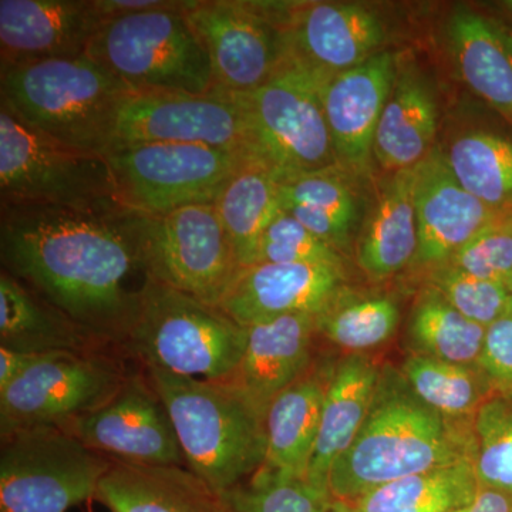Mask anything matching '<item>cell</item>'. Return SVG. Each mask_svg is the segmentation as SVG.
Returning a JSON list of instances; mask_svg holds the SVG:
<instances>
[{"label":"cell","mask_w":512,"mask_h":512,"mask_svg":"<svg viewBox=\"0 0 512 512\" xmlns=\"http://www.w3.org/2000/svg\"><path fill=\"white\" fill-rule=\"evenodd\" d=\"M147 221L121 204H0L2 269L84 329L123 343L150 282Z\"/></svg>","instance_id":"cell-1"},{"label":"cell","mask_w":512,"mask_h":512,"mask_svg":"<svg viewBox=\"0 0 512 512\" xmlns=\"http://www.w3.org/2000/svg\"><path fill=\"white\" fill-rule=\"evenodd\" d=\"M473 456V423L441 416L413 392L400 370L382 366L365 423L330 471V497L352 503L384 484Z\"/></svg>","instance_id":"cell-2"},{"label":"cell","mask_w":512,"mask_h":512,"mask_svg":"<svg viewBox=\"0 0 512 512\" xmlns=\"http://www.w3.org/2000/svg\"><path fill=\"white\" fill-rule=\"evenodd\" d=\"M173 421L188 470L218 493L247 483L264 466L265 414L221 380L146 366Z\"/></svg>","instance_id":"cell-3"},{"label":"cell","mask_w":512,"mask_h":512,"mask_svg":"<svg viewBox=\"0 0 512 512\" xmlns=\"http://www.w3.org/2000/svg\"><path fill=\"white\" fill-rule=\"evenodd\" d=\"M130 86L89 56L23 64L0 72V101L67 146L107 156Z\"/></svg>","instance_id":"cell-4"},{"label":"cell","mask_w":512,"mask_h":512,"mask_svg":"<svg viewBox=\"0 0 512 512\" xmlns=\"http://www.w3.org/2000/svg\"><path fill=\"white\" fill-rule=\"evenodd\" d=\"M123 343L144 366L227 380L244 356L247 328L217 306L150 279Z\"/></svg>","instance_id":"cell-5"},{"label":"cell","mask_w":512,"mask_h":512,"mask_svg":"<svg viewBox=\"0 0 512 512\" xmlns=\"http://www.w3.org/2000/svg\"><path fill=\"white\" fill-rule=\"evenodd\" d=\"M187 2L104 20L86 56L134 90L214 93L210 57L183 13Z\"/></svg>","instance_id":"cell-6"},{"label":"cell","mask_w":512,"mask_h":512,"mask_svg":"<svg viewBox=\"0 0 512 512\" xmlns=\"http://www.w3.org/2000/svg\"><path fill=\"white\" fill-rule=\"evenodd\" d=\"M0 204H120L106 156L67 146L0 101Z\"/></svg>","instance_id":"cell-7"},{"label":"cell","mask_w":512,"mask_h":512,"mask_svg":"<svg viewBox=\"0 0 512 512\" xmlns=\"http://www.w3.org/2000/svg\"><path fill=\"white\" fill-rule=\"evenodd\" d=\"M326 79L289 57L258 90L232 94L247 114L254 156L278 178L339 167L323 109Z\"/></svg>","instance_id":"cell-8"},{"label":"cell","mask_w":512,"mask_h":512,"mask_svg":"<svg viewBox=\"0 0 512 512\" xmlns=\"http://www.w3.org/2000/svg\"><path fill=\"white\" fill-rule=\"evenodd\" d=\"M114 460L55 424L2 437L0 512H67L96 498Z\"/></svg>","instance_id":"cell-9"},{"label":"cell","mask_w":512,"mask_h":512,"mask_svg":"<svg viewBox=\"0 0 512 512\" xmlns=\"http://www.w3.org/2000/svg\"><path fill=\"white\" fill-rule=\"evenodd\" d=\"M106 158L120 204L158 215L214 204L228 181L256 157L197 144L144 143L114 147Z\"/></svg>","instance_id":"cell-10"},{"label":"cell","mask_w":512,"mask_h":512,"mask_svg":"<svg viewBox=\"0 0 512 512\" xmlns=\"http://www.w3.org/2000/svg\"><path fill=\"white\" fill-rule=\"evenodd\" d=\"M291 8L292 2L188 0L183 13L210 57L214 93L254 92L285 66Z\"/></svg>","instance_id":"cell-11"},{"label":"cell","mask_w":512,"mask_h":512,"mask_svg":"<svg viewBox=\"0 0 512 512\" xmlns=\"http://www.w3.org/2000/svg\"><path fill=\"white\" fill-rule=\"evenodd\" d=\"M144 259L151 281L217 308L241 269L215 204L148 215Z\"/></svg>","instance_id":"cell-12"},{"label":"cell","mask_w":512,"mask_h":512,"mask_svg":"<svg viewBox=\"0 0 512 512\" xmlns=\"http://www.w3.org/2000/svg\"><path fill=\"white\" fill-rule=\"evenodd\" d=\"M119 365L103 353H39L0 390V437L29 427L59 424L96 409L126 382Z\"/></svg>","instance_id":"cell-13"},{"label":"cell","mask_w":512,"mask_h":512,"mask_svg":"<svg viewBox=\"0 0 512 512\" xmlns=\"http://www.w3.org/2000/svg\"><path fill=\"white\" fill-rule=\"evenodd\" d=\"M144 143L197 144L254 156L247 114L232 94L133 90L121 109L114 147Z\"/></svg>","instance_id":"cell-14"},{"label":"cell","mask_w":512,"mask_h":512,"mask_svg":"<svg viewBox=\"0 0 512 512\" xmlns=\"http://www.w3.org/2000/svg\"><path fill=\"white\" fill-rule=\"evenodd\" d=\"M59 427L119 463L187 467L170 414L148 379L128 376L106 402Z\"/></svg>","instance_id":"cell-15"},{"label":"cell","mask_w":512,"mask_h":512,"mask_svg":"<svg viewBox=\"0 0 512 512\" xmlns=\"http://www.w3.org/2000/svg\"><path fill=\"white\" fill-rule=\"evenodd\" d=\"M392 25L367 3L292 2L286 22L289 57L326 77L390 50Z\"/></svg>","instance_id":"cell-16"},{"label":"cell","mask_w":512,"mask_h":512,"mask_svg":"<svg viewBox=\"0 0 512 512\" xmlns=\"http://www.w3.org/2000/svg\"><path fill=\"white\" fill-rule=\"evenodd\" d=\"M399 60V53L386 50L323 83V109L336 160L340 168L359 180L373 174L376 130Z\"/></svg>","instance_id":"cell-17"},{"label":"cell","mask_w":512,"mask_h":512,"mask_svg":"<svg viewBox=\"0 0 512 512\" xmlns=\"http://www.w3.org/2000/svg\"><path fill=\"white\" fill-rule=\"evenodd\" d=\"M103 22L96 0H0V72L86 56Z\"/></svg>","instance_id":"cell-18"},{"label":"cell","mask_w":512,"mask_h":512,"mask_svg":"<svg viewBox=\"0 0 512 512\" xmlns=\"http://www.w3.org/2000/svg\"><path fill=\"white\" fill-rule=\"evenodd\" d=\"M345 286L346 268L255 264L239 269L218 308L248 328L295 313L318 315Z\"/></svg>","instance_id":"cell-19"},{"label":"cell","mask_w":512,"mask_h":512,"mask_svg":"<svg viewBox=\"0 0 512 512\" xmlns=\"http://www.w3.org/2000/svg\"><path fill=\"white\" fill-rule=\"evenodd\" d=\"M500 208L470 194L451 173L440 146L434 148L417 165L419 249L412 268L430 274L446 265Z\"/></svg>","instance_id":"cell-20"},{"label":"cell","mask_w":512,"mask_h":512,"mask_svg":"<svg viewBox=\"0 0 512 512\" xmlns=\"http://www.w3.org/2000/svg\"><path fill=\"white\" fill-rule=\"evenodd\" d=\"M316 315L295 313L247 328L244 356L227 380L256 409L269 404L312 366Z\"/></svg>","instance_id":"cell-21"},{"label":"cell","mask_w":512,"mask_h":512,"mask_svg":"<svg viewBox=\"0 0 512 512\" xmlns=\"http://www.w3.org/2000/svg\"><path fill=\"white\" fill-rule=\"evenodd\" d=\"M444 42L460 79L512 128V46L507 28L493 16L458 6L444 23Z\"/></svg>","instance_id":"cell-22"},{"label":"cell","mask_w":512,"mask_h":512,"mask_svg":"<svg viewBox=\"0 0 512 512\" xmlns=\"http://www.w3.org/2000/svg\"><path fill=\"white\" fill-rule=\"evenodd\" d=\"M439 121V101L429 79L400 56L376 130L375 163L387 175L417 167L439 146Z\"/></svg>","instance_id":"cell-23"},{"label":"cell","mask_w":512,"mask_h":512,"mask_svg":"<svg viewBox=\"0 0 512 512\" xmlns=\"http://www.w3.org/2000/svg\"><path fill=\"white\" fill-rule=\"evenodd\" d=\"M335 363H312L265 414L266 456L261 473L306 478L318 440L323 402Z\"/></svg>","instance_id":"cell-24"},{"label":"cell","mask_w":512,"mask_h":512,"mask_svg":"<svg viewBox=\"0 0 512 512\" xmlns=\"http://www.w3.org/2000/svg\"><path fill=\"white\" fill-rule=\"evenodd\" d=\"M417 167L387 175L355 244L357 266L372 281L412 268L419 249Z\"/></svg>","instance_id":"cell-25"},{"label":"cell","mask_w":512,"mask_h":512,"mask_svg":"<svg viewBox=\"0 0 512 512\" xmlns=\"http://www.w3.org/2000/svg\"><path fill=\"white\" fill-rule=\"evenodd\" d=\"M380 372L382 367L366 353L346 355L333 366L318 440L306 473V481L320 493L330 495V471L362 429L375 399Z\"/></svg>","instance_id":"cell-26"},{"label":"cell","mask_w":512,"mask_h":512,"mask_svg":"<svg viewBox=\"0 0 512 512\" xmlns=\"http://www.w3.org/2000/svg\"><path fill=\"white\" fill-rule=\"evenodd\" d=\"M96 500L111 512H228L224 495L183 466L114 461Z\"/></svg>","instance_id":"cell-27"},{"label":"cell","mask_w":512,"mask_h":512,"mask_svg":"<svg viewBox=\"0 0 512 512\" xmlns=\"http://www.w3.org/2000/svg\"><path fill=\"white\" fill-rule=\"evenodd\" d=\"M106 343L2 269L0 346L29 353L92 352Z\"/></svg>","instance_id":"cell-28"},{"label":"cell","mask_w":512,"mask_h":512,"mask_svg":"<svg viewBox=\"0 0 512 512\" xmlns=\"http://www.w3.org/2000/svg\"><path fill=\"white\" fill-rule=\"evenodd\" d=\"M214 204L239 266L254 265L259 238L282 212L278 175L254 158L228 181Z\"/></svg>","instance_id":"cell-29"},{"label":"cell","mask_w":512,"mask_h":512,"mask_svg":"<svg viewBox=\"0 0 512 512\" xmlns=\"http://www.w3.org/2000/svg\"><path fill=\"white\" fill-rule=\"evenodd\" d=\"M478 488L473 461L400 478L352 501L355 512H448L466 507Z\"/></svg>","instance_id":"cell-30"},{"label":"cell","mask_w":512,"mask_h":512,"mask_svg":"<svg viewBox=\"0 0 512 512\" xmlns=\"http://www.w3.org/2000/svg\"><path fill=\"white\" fill-rule=\"evenodd\" d=\"M451 173L490 207L512 204V138L491 130H466L440 147Z\"/></svg>","instance_id":"cell-31"},{"label":"cell","mask_w":512,"mask_h":512,"mask_svg":"<svg viewBox=\"0 0 512 512\" xmlns=\"http://www.w3.org/2000/svg\"><path fill=\"white\" fill-rule=\"evenodd\" d=\"M399 323V303L392 296L352 292L348 286L316 315L318 335L349 355H365L389 342Z\"/></svg>","instance_id":"cell-32"},{"label":"cell","mask_w":512,"mask_h":512,"mask_svg":"<svg viewBox=\"0 0 512 512\" xmlns=\"http://www.w3.org/2000/svg\"><path fill=\"white\" fill-rule=\"evenodd\" d=\"M485 329L461 315L439 292L427 286L410 312L407 336L416 355L477 366Z\"/></svg>","instance_id":"cell-33"},{"label":"cell","mask_w":512,"mask_h":512,"mask_svg":"<svg viewBox=\"0 0 512 512\" xmlns=\"http://www.w3.org/2000/svg\"><path fill=\"white\" fill-rule=\"evenodd\" d=\"M414 393L441 416L458 423L473 420L491 396V384L477 366L458 365L412 353L400 369Z\"/></svg>","instance_id":"cell-34"},{"label":"cell","mask_w":512,"mask_h":512,"mask_svg":"<svg viewBox=\"0 0 512 512\" xmlns=\"http://www.w3.org/2000/svg\"><path fill=\"white\" fill-rule=\"evenodd\" d=\"M282 211L289 207H305L335 218L346 228L357 231L362 200L355 175L340 167L288 175L278 178Z\"/></svg>","instance_id":"cell-35"},{"label":"cell","mask_w":512,"mask_h":512,"mask_svg":"<svg viewBox=\"0 0 512 512\" xmlns=\"http://www.w3.org/2000/svg\"><path fill=\"white\" fill-rule=\"evenodd\" d=\"M478 485L512 494V393L491 394L473 419Z\"/></svg>","instance_id":"cell-36"},{"label":"cell","mask_w":512,"mask_h":512,"mask_svg":"<svg viewBox=\"0 0 512 512\" xmlns=\"http://www.w3.org/2000/svg\"><path fill=\"white\" fill-rule=\"evenodd\" d=\"M222 495L228 512H328L333 501L306 478L278 477L261 471Z\"/></svg>","instance_id":"cell-37"},{"label":"cell","mask_w":512,"mask_h":512,"mask_svg":"<svg viewBox=\"0 0 512 512\" xmlns=\"http://www.w3.org/2000/svg\"><path fill=\"white\" fill-rule=\"evenodd\" d=\"M447 266L510 288L512 281V204L493 218L453 255Z\"/></svg>","instance_id":"cell-38"},{"label":"cell","mask_w":512,"mask_h":512,"mask_svg":"<svg viewBox=\"0 0 512 512\" xmlns=\"http://www.w3.org/2000/svg\"><path fill=\"white\" fill-rule=\"evenodd\" d=\"M255 264H308L346 268V258L282 211L261 235Z\"/></svg>","instance_id":"cell-39"},{"label":"cell","mask_w":512,"mask_h":512,"mask_svg":"<svg viewBox=\"0 0 512 512\" xmlns=\"http://www.w3.org/2000/svg\"><path fill=\"white\" fill-rule=\"evenodd\" d=\"M427 279L430 288L456 311L484 328L503 315L512 298L507 285L485 281L447 265L431 271Z\"/></svg>","instance_id":"cell-40"},{"label":"cell","mask_w":512,"mask_h":512,"mask_svg":"<svg viewBox=\"0 0 512 512\" xmlns=\"http://www.w3.org/2000/svg\"><path fill=\"white\" fill-rule=\"evenodd\" d=\"M477 367L495 393H512V298L503 315L485 329Z\"/></svg>","instance_id":"cell-41"},{"label":"cell","mask_w":512,"mask_h":512,"mask_svg":"<svg viewBox=\"0 0 512 512\" xmlns=\"http://www.w3.org/2000/svg\"><path fill=\"white\" fill-rule=\"evenodd\" d=\"M184 0H96L97 9L104 20L133 15L148 10L177 8Z\"/></svg>","instance_id":"cell-42"},{"label":"cell","mask_w":512,"mask_h":512,"mask_svg":"<svg viewBox=\"0 0 512 512\" xmlns=\"http://www.w3.org/2000/svg\"><path fill=\"white\" fill-rule=\"evenodd\" d=\"M39 353L22 352V350L0 346V390H5L33 362Z\"/></svg>","instance_id":"cell-43"},{"label":"cell","mask_w":512,"mask_h":512,"mask_svg":"<svg viewBox=\"0 0 512 512\" xmlns=\"http://www.w3.org/2000/svg\"><path fill=\"white\" fill-rule=\"evenodd\" d=\"M468 512H512V494L480 487Z\"/></svg>","instance_id":"cell-44"},{"label":"cell","mask_w":512,"mask_h":512,"mask_svg":"<svg viewBox=\"0 0 512 512\" xmlns=\"http://www.w3.org/2000/svg\"><path fill=\"white\" fill-rule=\"evenodd\" d=\"M488 8L493 9V18L500 20L504 26L512 30V0H500V2L488 3Z\"/></svg>","instance_id":"cell-45"},{"label":"cell","mask_w":512,"mask_h":512,"mask_svg":"<svg viewBox=\"0 0 512 512\" xmlns=\"http://www.w3.org/2000/svg\"><path fill=\"white\" fill-rule=\"evenodd\" d=\"M328 512H355L350 504L345 501L333 500L330 504Z\"/></svg>","instance_id":"cell-46"},{"label":"cell","mask_w":512,"mask_h":512,"mask_svg":"<svg viewBox=\"0 0 512 512\" xmlns=\"http://www.w3.org/2000/svg\"><path fill=\"white\" fill-rule=\"evenodd\" d=\"M468 507H470V504L466 505V507L456 508V510H451L448 512H468Z\"/></svg>","instance_id":"cell-47"},{"label":"cell","mask_w":512,"mask_h":512,"mask_svg":"<svg viewBox=\"0 0 512 512\" xmlns=\"http://www.w3.org/2000/svg\"><path fill=\"white\" fill-rule=\"evenodd\" d=\"M498 22H500V20H498ZM505 28H507V26H505ZM508 37H510V42H511V46H512V30L508 29Z\"/></svg>","instance_id":"cell-48"},{"label":"cell","mask_w":512,"mask_h":512,"mask_svg":"<svg viewBox=\"0 0 512 512\" xmlns=\"http://www.w3.org/2000/svg\"><path fill=\"white\" fill-rule=\"evenodd\" d=\"M510 291H511V295H512V281H511V284H510Z\"/></svg>","instance_id":"cell-49"}]
</instances>
